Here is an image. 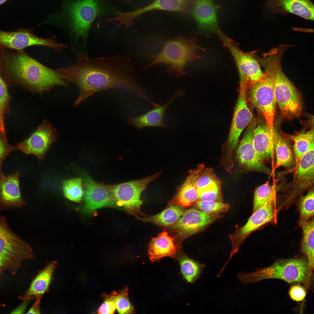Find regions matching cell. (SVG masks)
<instances>
[{
  "label": "cell",
  "instance_id": "cell-11",
  "mask_svg": "<svg viewBox=\"0 0 314 314\" xmlns=\"http://www.w3.org/2000/svg\"><path fill=\"white\" fill-rule=\"evenodd\" d=\"M219 37L232 55L239 75L240 84L249 85L257 82L265 76L254 53L244 52L233 40L218 30Z\"/></svg>",
  "mask_w": 314,
  "mask_h": 314
},
{
  "label": "cell",
  "instance_id": "cell-15",
  "mask_svg": "<svg viewBox=\"0 0 314 314\" xmlns=\"http://www.w3.org/2000/svg\"><path fill=\"white\" fill-rule=\"evenodd\" d=\"M58 137L56 129L49 121L45 119L27 139L17 145V149L26 155H34L40 163Z\"/></svg>",
  "mask_w": 314,
  "mask_h": 314
},
{
  "label": "cell",
  "instance_id": "cell-36",
  "mask_svg": "<svg viewBox=\"0 0 314 314\" xmlns=\"http://www.w3.org/2000/svg\"><path fill=\"white\" fill-rule=\"evenodd\" d=\"M82 182V179L79 177L64 181L62 187L65 197L72 201L80 202L83 193Z\"/></svg>",
  "mask_w": 314,
  "mask_h": 314
},
{
  "label": "cell",
  "instance_id": "cell-39",
  "mask_svg": "<svg viewBox=\"0 0 314 314\" xmlns=\"http://www.w3.org/2000/svg\"><path fill=\"white\" fill-rule=\"evenodd\" d=\"M127 287L119 291L116 296V310L119 314H134L135 311L129 299Z\"/></svg>",
  "mask_w": 314,
  "mask_h": 314
},
{
  "label": "cell",
  "instance_id": "cell-22",
  "mask_svg": "<svg viewBox=\"0 0 314 314\" xmlns=\"http://www.w3.org/2000/svg\"><path fill=\"white\" fill-rule=\"evenodd\" d=\"M196 186L198 194L197 201H222L221 183L212 169L204 166L197 179Z\"/></svg>",
  "mask_w": 314,
  "mask_h": 314
},
{
  "label": "cell",
  "instance_id": "cell-24",
  "mask_svg": "<svg viewBox=\"0 0 314 314\" xmlns=\"http://www.w3.org/2000/svg\"><path fill=\"white\" fill-rule=\"evenodd\" d=\"M57 266L58 263L56 261L47 263L46 266L38 272L24 294L19 296L18 298L24 300L33 297H42L49 292L53 279V273Z\"/></svg>",
  "mask_w": 314,
  "mask_h": 314
},
{
  "label": "cell",
  "instance_id": "cell-13",
  "mask_svg": "<svg viewBox=\"0 0 314 314\" xmlns=\"http://www.w3.org/2000/svg\"><path fill=\"white\" fill-rule=\"evenodd\" d=\"M55 38V36L48 39L39 37L31 30L23 28L11 32L0 30V51L5 49L22 50L34 45L46 46L60 51L63 44L57 42Z\"/></svg>",
  "mask_w": 314,
  "mask_h": 314
},
{
  "label": "cell",
  "instance_id": "cell-3",
  "mask_svg": "<svg viewBox=\"0 0 314 314\" xmlns=\"http://www.w3.org/2000/svg\"><path fill=\"white\" fill-rule=\"evenodd\" d=\"M281 56L278 53L270 54L264 59L262 64L265 72L273 81L276 103L281 114L287 119H291L300 115L302 103L299 92L282 69L280 64Z\"/></svg>",
  "mask_w": 314,
  "mask_h": 314
},
{
  "label": "cell",
  "instance_id": "cell-20",
  "mask_svg": "<svg viewBox=\"0 0 314 314\" xmlns=\"http://www.w3.org/2000/svg\"><path fill=\"white\" fill-rule=\"evenodd\" d=\"M267 9L274 14H292L314 20V4L311 0H264Z\"/></svg>",
  "mask_w": 314,
  "mask_h": 314
},
{
  "label": "cell",
  "instance_id": "cell-30",
  "mask_svg": "<svg viewBox=\"0 0 314 314\" xmlns=\"http://www.w3.org/2000/svg\"><path fill=\"white\" fill-rule=\"evenodd\" d=\"M300 226L303 233L301 251L307 257V277L310 279L314 270V220L313 217L308 221L300 220Z\"/></svg>",
  "mask_w": 314,
  "mask_h": 314
},
{
  "label": "cell",
  "instance_id": "cell-7",
  "mask_svg": "<svg viewBox=\"0 0 314 314\" xmlns=\"http://www.w3.org/2000/svg\"><path fill=\"white\" fill-rule=\"evenodd\" d=\"M247 89L246 86H240L239 95L235 108L230 132L223 147L222 163L223 166L227 169L233 168L241 133L252 119V113L247 104Z\"/></svg>",
  "mask_w": 314,
  "mask_h": 314
},
{
  "label": "cell",
  "instance_id": "cell-42",
  "mask_svg": "<svg viewBox=\"0 0 314 314\" xmlns=\"http://www.w3.org/2000/svg\"><path fill=\"white\" fill-rule=\"evenodd\" d=\"M289 295L293 300L299 301L303 300L306 295L305 289L299 284L293 285L290 287Z\"/></svg>",
  "mask_w": 314,
  "mask_h": 314
},
{
  "label": "cell",
  "instance_id": "cell-40",
  "mask_svg": "<svg viewBox=\"0 0 314 314\" xmlns=\"http://www.w3.org/2000/svg\"><path fill=\"white\" fill-rule=\"evenodd\" d=\"M117 292L112 291L109 294L103 293L104 301L99 308L98 313L100 314H113L116 310L115 297Z\"/></svg>",
  "mask_w": 314,
  "mask_h": 314
},
{
  "label": "cell",
  "instance_id": "cell-38",
  "mask_svg": "<svg viewBox=\"0 0 314 314\" xmlns=\"http://www.w3.org/2000/svg\"><path fill=\"white\" fill-rule=\"evenodd\" d=\"M197 209L209 214L219 215L227 212L229 208V204L222 202L215 201H201L195 203Z\"/></svg>",
  "mask_w": 314,
  "mask_h": 314
},
{
  "label": "cell",
  "instance_id": "cell-29",
  "mask_svg": "<svg viewBox=\"0 0 314 314\" xmlns=\"http://www.w3.org/2000/svg\"><path fill=\"white\" fill-rule=\"evenodd\" d=\"M275 154L276 161L275 168L282 166L289 170H294L296 162L293 147L289 141L274 129L273 130Z\"/></svg>",
  "mask_w": 314,
  "mask_h": 314
},
{
  "label": "cell",
  "instance_id": "cell-10",
  "mask_svg": "<svg viewBox=\"0 0 314 314\" xmlns=\"http://www.w3.org/2000/svg\"><path fill=\"white\" fill-rule=\"evenodd\" d=\"M161 172L139 180L111 186L114 202L123 207L129 214L137 218L142 214L140 208L142 201L140 199L142 192L148 184L158 178Z\"/></svg>",
  "mask_w": 314,
  "mask_h": 314
},
{
  "label": "cell",
  "instance_id": "cell-35",
  "mask_svg": "<svg viewBox=\"0 0 314 314\" xmlns=\"http://www.w3.org/2000/svg\"><path fill=\"white\" fill-rule=\"evenodd\" d=\"M276 188L268 182L256 188L254 194L253 212L270 199L275 198Z\"/></svg>",
  "mask_w": 314,
  "mask_h": 314
},
{
  "label": "cell",
  "instance_id": "cell-19",
  "mask_svg": "<svg viewBox=\"0 0 314 314\" xmlns=\"http://www.w3.org/2000/svg\"><path fill=\"white\" fill-rule=\"evenodd\" d=\"M195 0H154L146 6L129 12H121L120 18L122 22L131 26L135 19L141 14L152 10H160L182 13H190Z\"/></svg>",
  "mask_w": 314,
  "mask_h": 314
},
{
  "label": "cell",
  "instance_id": "cell-18",
  "mask_svg": "<svg viewBox=\"0 0 314 314\" xmlns=\"http://www.w3.org/2000/svg\"><path fill=\"white\" fill-rule=\"evenodd\" d=\"M80 172L85 188L84 203L81 208L82 213L90 214L94 210L114 202L111 186L98 183L88 174Z\"/></svg>",
  "mask_w": 314,
  "mask_h": 314
},
{
  "label": "cell",
  "instance_id": "cell-28",
  "mask_svg": "<svg viewBox=\"0 0 314 314\" xmlns=\"http://www.w3.org/2000/svg\"><path fill=\"white\" fill-rule=\"evenodd\" d=\"M175 238L169 236L165 230L155 238H151L149 244L148 252L152 262H158L162 258L169 257L176 258L178 247L174 242Z\"/></svg>",
  "mask_w": 314,
  "mask_h": 314
},
{
  "label": "cell",
  "instance_id": "cell-1",
  "mask_svg": "<svg viewBox=\"0 0 314 314\" xmlns=\"http://www.w3.org/2000/svg\"><path fill=\"white\" fill-rule=\"evenodd\" d=\"M77 58L75 64L56 69L61 78L78 87L79 94L74 106L96 93L113 88L128 90L149 101L134 78L128 57L118 55L91 58L81 53Z\"/></svg>",
  "mask_w": 314,
  "mask_h": 314
},
{
  "label": "cell",
  "instance_id": "cell-43",
  "mask_svg": "<svg viewBox=\"0 0 314 314\" xmlns=\"http://www.w3.org/2000/svg\"><path fill=\"white\" fill-rule=\"evenodd\" d=\"M42 297H35V299L33 305L26 313L27 314H40L41 311L40 307L41 299Z\"/></svg>",
  "mask_w": 314,
  "mask_h": 314
},
{
  "label": "cell",
  "instance_id": "cell-6",
  "mask_svg": "<svg viewBox=\"0 0 314 314\" xmlns=\"http://www.w3.org/2000/svg\"><path fill=\"white\" fill-rule=\"evenodd\" d=\"M29 245L16 235L4 216L0 214V272L16 274L23 261L33 258Z\"/></svg>",
  "mask_w": 314,
  "mask_h": 314
},
{
  "label": "cell",
  "instance_id": "cell-14",
  "mask_svg": "<svg viewBox=\"0 0 314 314\" xmlns=\"http://www.w3.org/2000/svg\"><path fill=\"white\" fill-rule=\"evenodd\" d=\"M314 149L306 153L301 158L295 171L292 181L288 184L282 205L290 204L314 183Z\"/></svg>",
  "mask_w": 314,
  "mask_h": 314
},
{
  "label": "cell",
  "instance_id": "cell-21",
  "mask_svg": "<svg viewBox=\"0 0 314 314\" xmlns=\"http://www.w3.org/2000/svg\"><path fill=\"white\" fill-rule=\"evenodd\" d=\"M19 175L15 173L0 178V210L18 208L26 204L19 188Z\"/></svg>",
  "mask_w": 314,
  "mask_h": 314
},
{
  "label": "cell",
  "instance_id": "cell-8",
  "mask_svg": "<svg viewBox=\"0 0 314 314\" xmlns=\"http://www.w3.org/2000/svg\"><path fill=\"white\" fill-rule=\"evenodd\" d=\"M65 5V12L72 33L77 38H85L92 22L101 13L99 0L72 1Z\"/></svg>",
  "mask_w": 314,
  "mask_h": 314
},
{
  "label": "cell",
  "instance_id": "cell-23",
  "mask_svg": "<svg viewBox=\"0 0 314 314\" xmlns=\"http://www.w3.org/2000/svg\"><path fill=\"white\" fill-rule=\"evenodd\" d=\"M184 92L179 90L165 104L159 105L146 113L138 117H130L129 124L138 129L149 127H158L166 128L164 121V115L167 108L172 102L179 96L183 95Z\"/></svg>",
  "mask_w": 314,
  "mask_h": 314
},
{
  "label": "cell",
  "instance_id": "cell-32",
  "mask_svg": "<svg viewBox=\"0 0 314 314\" xmlns=\"http://www.w3.org/2000/svg\"><path fill=\"white\" fill-rule=\"evenodd\" d=\"M176 258L183 277L187 282L194 284L200 278L204 264L192 259L183 253L177 254Z\"/></svg>",
  "mask_w": 314,
  "mask_h": 314
},
{
  "label": "cell",
  "instance_id": "cell-16",
  "mask_svg": "<svg viewBox=\"0 0 314 314\" xmlns=\"http://www.w3.org/2000/svg\"><path fill=\"white\" fill-rule=\"evenodd\" d=\"M222 216L221 215L209 214L196 208H190L185 210L170 228L180 238L185 239L202 231Z\"/></svg>",
  "mask_w": 314,
  "mask_h": 314
},
{
  "label": "cell",
  "instance_id": "cell-44",
  "mask_svg": "<svg viewBox=\"0 0 314 314\" xmlns=\"http://www.w3.org/2000/svg\"><path fill=\"white\" fill-rule=\"evenodd\" d=\"M34 298V297H33L29 299L23 300V302L14 310L11 313H23L32 299Z\"/></svg>",
  "mask_w": 314,
  "mask_h": 314
},
{
  "label": "cell",
  "instance_id": "cell-34",
  "mask_svg": "<svg viewBox=\"0 0 314 314\" xmlns=\"http://www.w3.org/2000/svg\"><path fill=\"white\" fill-rule=\"evenodd\" d=\"M9 80L5 73L0 55V132L6 133L4 120L9 112L10 96L8 90Z\"/></svg>",
  "mask_w": 314,
  "mask_h": 314
},
{
  "label": "cell",
  "instance_id": "cell-33",
  "mask_svg": "<svg viewBox=\"0 0 314 314\" xmlns=\"http://www.w3.org/2000/svg\"><path fill=\"white\" fill-rule=\"evenodd\" d=\"M313 129L298 133L291 138L294 142L293 147L295 160V171L301 158L308 151L314 149Z\"/></svg>",
  "mask_w": 314,
  "mask_h": 314
},
{
  "label": "cell",
  "instance_id": "cell-17",
  "mask_svg": "<svg viewBox=\"0 0 314 314\" xmlns=\"http://www.w3.org/2000/svg\"><path fill=\"white\" fill-rule=\"evenodd\" d=\"M256 125V121L252 120L238 146L236 158L240 164L249 170L270 174L272 170L260 159L253 145V131Z\"/></svg>",
  "mask_w": 314,
  "mask_h": 314
},
{
  "label": "cell",
  "instance_id": "cell-26",
  "mask_svg": "<svg viewBox=\"0 0 314 314\" xmlns=\"http://www.w3.org/2000/svg\"><path fill=\"white\" fill-rule=\"evenodd\" d=\"M217 9L213 0H195L190 13L200 28L215 32L218 30Z\"/></svg>",
  "mask_w": 314,
  "mask_h": 314
},
{
  "label": "cell",
  "instance_id": "cell-9",
  "mask_svg": "<svg viewBox=\"0 0 314 314\" xmlns=\"http://www.w3.org/2000/svg\"><path fill=\"white\" fill-rule=\"evenodd\" d=\"M264 73L265 76L262 79L248 85L247 99L251 106L263 116L266 124L273 129L276 104L274 85L271 78Z\"/></svg>",
  "mask_w": 314,
  "mask_h": 314
},
{
  "label": "cell",
  "instance_id": "cell-27",
  "mask_svg": "<svg viewBox=\"0 0 314 314\" xmlns=\"http://www.w3.org/2000/svg\"><path fill=\"white\" fill-rule=\"evenodd\" d=\"M273 130L265 123L256 125L254 130L253 145L260 159L263 162L272 159L275 154Z\"/></svg>",
  "mask_w": 314,
  "mask_h": 314
},
{
  "label": "cell",
  "instance_id": "cell-4",
  "mask_svg": "<svg viewBox=\"0 0 314 314\" xmlns=\"http://www.w3.org/2000/svg\"><path fill=\"white\" fill-rule=\"evenodd\" d=\"M196 43L195 38L184 36L170 39L166 42L161 51L145 68L164 64L168 67L167 72L170 75L183 77L186 74L188 63L199 58L196 51L201 49Z\"/></svg>",
  "mask_w": 314,
  "mask_h": 314
},
{
  "label": "cell",
  "instance_id": "cell-45",
  "mask_svg": "<svg viewBox=\"0 0 314 314\" xmlns=\"http://www.w3.org/2000/svg\"><path fill=\"white\" fill-rule=\"evenodd\" d=\"M8 0H0V5L4 3Z\"/></svg>",
  "mask_w": 314,
  "mask_h": 314
},
{
  "label": "cell",
  "instance_id": "cell-5",
  "mask_svg": "<svg viewBox=\"0 0 314 314\" xmlns=\"http://www.w3.org/2000/svg\"><path fill=\"white\" fill-rule=\"evenodd\" d=\"M308 269L307 261L304 258L285 259L251 272L239 273L237 276L245 284L269 279H281L289 283L304 282L306 280Z\"/></svg>",
  "mask_w": 314,
  "mask_h": 314
},
{
  "label": "cell",
  "instance_id": "cell-2",
  "mask_svg": "<svg viewBox=\"0 0 314 314\" xmlns=\"http://www.w3.org/2000/svg\"><path fill=\"white\" fill-rule=\"evenodd\" d=\"M5 74L12 81L35 92L43 93L54 87H68L56 70L50 69L28 55L23 50L0 51Z\"/></svg>",
  "mask_w": 314,
  "mask_h": 314
},
{
  "label": "cell",
  "instance_id": "cell-25",
  "mask_svg": "<svg viewBox=\"0 0 314 314\" xmlns=\"http://www.w3.org/2000/svg\"><path fill=\"white\" fill-rule=\"evenodd\" d=\"M203 167V164H200L195 169L190 171L189 175L179 187L176 194L170 201V205L177 204L185 207L197 201L198 194L196 182Z\"/></svg>",
  "mask_w": 314,
  "mask_h": 314
},
{
  "label": "cell",
  "instance_id": "cell-31",
  "mask_svg": "<svg viewBox=\"0 0 314 314\" xmlns=\"http://www.w3.org/2000/svg\"><path fill=\"white\" fill-rule=\"evenodd\" d=\"M185 211L184 207L177 204H172L157 214L138 218L144 222L167 226L175 223Z\"/></svg>",
  "mask_w": 314,
  "mask_h": 314
},
{
  "label": "cell",
  "instance_id": "cell-37",
  "mask_svg": "<svg viewBox=\"0 0 314 314\" xmlns=\"http://www.w3.org/2000/svg\"><path fill=\"white\" fill-rule=\"evenodd\" d=\"M314 192L311 187L307 193L299 199L298 207L300 220L308 221L313 217L314 214Z\"/></svg>",
  "mask_w": 314,
  "mask_h": 314
},
{
  "label": "cell",
  "instance_id": "cell-46",
  "mask_svg": "<svg viewBox=\"0 0 314 314\" xmlns=\"http://www.w3.org/2000/svg\"><path fill=\"white\" fill-rule=\"evenodd\" d=\"M1 275L0 272V276ZM5 306V304L1 303L0 302V308L1 307H4Z\"/></svg>",
  "mask_w": 314,
  "mask_h": 314
},
{
  "label": "cell",
  "instance_id": "cell-12",
  "mask_svg": "<svg viewBox=\"0 0 314 314\" xmlns=\"http://www.w3.org/2000/svg\"><path fill=\"white\" fill-rule=\"evenodd\" d=\"M275 200V198L270 199L253 212L245 225L242 226H237L235 231L229 235L231 250L228 261L234 254L238 252L240 246L250 234L274 219Z\"/></svg>",
  "mask_w": 314,
  "mask_h": 314
},
{
  "label": "cell",
  "instance_id": "cell-41",
  "mask_svg": "<svg viewBox=\"0 0 314 314\" xmlns=\"http://www.w3.org/2000/svg\"><path fill=\"white\" fill-rule=\"evenodd\" d=\"M18 150L17 145H11L8 143L6 133L0 132V178L4 175L1 170L3 163L11 152Z\"/></svg>",
  "mask_w": 314,
  "mask_h": 314
}]
</instances>
